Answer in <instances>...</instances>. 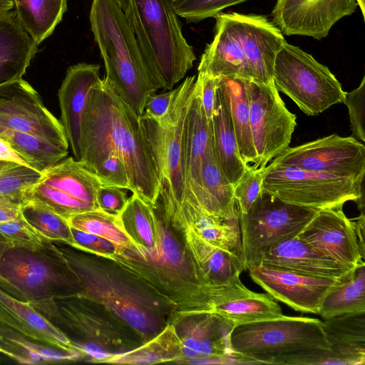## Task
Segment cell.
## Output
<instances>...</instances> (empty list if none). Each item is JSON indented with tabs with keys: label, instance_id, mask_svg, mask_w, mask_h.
I'll return each mask as SVG.
<instances>
[{
	"label": "cell",
	"instance_id": "cell-1",
	"mask_svg": "<svg viewBox=\"0 0 365 365\" xmlns=\"http://www.w3.org/2000/svg\"><path fill=\"white\" fill-rule=\"evenodd\" d=\"M111 154L124 162L130 190L148 205H155L160 182L140 116L103 78L90 92L78 161L93 174Z\"/></svg>",
	"mask_w": 365,
	"mask_h": 365
},
{
	"label": "cell",
	"instance_id": "cell-2",
	"mask_svg": "<svg viewBox=\"0 0 365 365\" xmlns=\"http://www.w3.org/2000/svg\"><path fill=\"white\" fill-rule=\"evenodd\" d=\"M154 245L136 243L110 256L103 257L176 314L212 311L237 295V284L215 288L207 285L186 255L163 217L153 220Z\"/></svg>",
	"mask_w": 365,
	"mask_h": 365
},
{
	"label": "cell",
	"instance_id": "cell-3",
	"mask_svg": "<svg viewBox=\"0 0 365 365\" xmlns=\"http://www.w3.org/2000/svg\"><path fill=\"white\" fill-rule=\"evenodd\" d=\"M76 274L80 296L98 304L146 342L169 324L173 313L109 259L53 241Z\"/></svg>",
	"mask_w": 365,
	"mask_h": 365
},
{
	"label": "cell",
	"instance_id": "cell-4",
	"mask_svg": "<svg viewBox=\"0 0 365 365\" xmlns=\"http://www.w3.org/2000/svg\"><path fill=\"white\" fill-rule=\"evenodd\" d=\"M90 23L104 62V80L138 115L159 89L128 19L115 0H93Z\"/></svg>",
	"mask_w": 365,
	"mask_h": 365
},
{
	"label": "cell",
	"instance_id": "cell-5",
	"mask_svg": "<svg viewBox=\"0 0 365 365\" xmlns=\"http://www.w3.org/2000/svg\"><path fill=\"white\" fill-rule=\"evenodd\" d=\"M174 1L130 0L128 21L158 88H173L196 60L183 36Z\"/></svg>",
	"mask_w": 365,
	"mask_h": 365
},
{
	"label": "cell",
	"instance_id": "cell-6",
	"mask_svg": "<svg viewBox=\"0 0 365 365\" xmlns=\"http://www.w3.org/2000/svg\"><path fill=\"white\" fill-rule=\"evenodd\" d=\"M195 81V76L186 77L173 89L168 110L161 119L156 120L143 114L140 116L157 168L160 182L158 201L166 220L178 216L185 204V121Z\"/></svg>",
	"mask_w": 365,
	"mask_h": 365
},
{
	"label": "cell",
	"instance_id": "cell-7",
	"mask_svg": "<svg viewBox=\"0 0 365 365\" xmlns=\"http://www.w3.org/2000/svg\"><path fill=\"white\" fill-rule=\"evenodd\" d=\"M0 289L34 303L78 295L76 274L51 240L35 246L10 245L0 258Z\"/></svg>",
	"mask_w": 365,
	"mask_h": 365
},
{
	"label": "cell",
	"instance_id": "cell-8",
	"mask_svg": "<svg viewBox=\"0 0 365 365\" xmlns=\"http://www.w3.org/2000/svg\"><path fill=\"white\" fill-rule=\"evenodd\" d=\"M230 347L243 364H264L269 357L303 351L330 350L322 321L284 314L235 327Z\"/></svg>",
	"mask_w": 365,
	"mask_h": 365
},
{
	"label": "cell",
	"instance_id": "cell-9",
	"mask_svg": "<svg viewBox=\"0 0 365 365\" xmlns=\"http://www.w3.org/2000/svg\"><path fill=\"white\" fill-rule=\"evenodd\" d=\"M272 78L277 91L307 115H317L346 98V92L328 67L287 41L276 55Z\"/></svg>",
	"mask_w": 365,
	"mask_h": 365
},
{
	"label": "cell",
	"instance_id": "cell-10",
	"mask_svg": "<svg viewBox=\"0 0 365 365\" xmlns=\"http://www.w3.org/2000/svg\"><path fill=\"white\" fill-rule=\"evenodd\" d=\"M364 182L272 162L261 188L284 202L320 210L356 201L364 193Z\"/></svg>",
	"mask_w": 365,
	"mask_h": 365
},
{
	"label": "cell",
	"instance_id": "cell-11",
	"mask_svg": "<svg viewBox=\"0 0 365 365\" xmlns=\"http://www.w3.org/2000/svg\"><path fill=\"white\" fill-rule=\"evenodd\" d=\"M319 211L261 192L246 214L239 212L245 270L259 267L269 247L296 237Z\"/></svg>",
	"mask_w": 365,
	"mask_h": 365
},
{
	"label": "cell",
	"instance_id": "cell-12",
	"mask_svg": "<svg viewBox=\"0 0 365 365\" xmlns=\"http://www.w3.org/2000/svg\"><path fill=\"white\" fill-rule=\"evenodd\" d=\"M98 178L73 157L64 158L41 173L23 192L22 200L42 205L66 220L99 209Z\"/></svg>",
	"mask_w": 365,
	"mask_h": 365
},
{
	"label": "cell",
	"instance_id": "cell-13",
	"mask_svg": "<svg viewBox=\"0 0 365 365\" xmlns=\"http://www.w3.org/2000/svg\"><path fill=\"white\" fill-rule=\"evenodd\" d=\"M250 103V123L255 152V168L268 163L289 146L297 117L286 107L274 83L245 79Z\"/></svg>",
	"mask_w": 365,
	"mask_h": 365
},
{
	"label": "cell",
	"instance_id": "cell-14",
	"mask_svg": "<svg viewBox=\"0 0 365 365\" xmlns=\"http://www.w3.org/2000/svg\"><path fill=\"white\" fill-rule=\"evenodd\" d=\"M29 304L61 331L77 351L82 344L91 342L101 345L110 353V349H118L124 352L138 346L120 335L119 329L113 324L92 314L89 301L80 296Z\"/></svg>",
	"mask_w": 365,
	"mask_h": 365
},
{
	"label": "cell",
	"instance_id": "cell-15",
	"mask_svg": "<svg viewBox=\"0 0 365 365\" xmlns=\"http://www.w3.org/2000/svg\"><path fill=\"white\" fill-rule=\"evenodd\" d=\"M341 178L364 180L365 146L353 136L332 134L289 147L272 161Z\"/></svg>",
	"mask_w": 365,
	"mask_h": 365
},
{
	"label": "cell",
	"instance_id": "cell-16",
	"mask_svg": "<svg viewBox=\"0 0 365 365\" xmlns=\"http://www.w3.org/2000/svg\"><path fill=\"white\" fill-rule=\"evenodd\" d=\"M31 133L68 150L60 120L45 106L37 91L22 78L0 86V132Z\"/></svg>",
	"mask_w": 365,
	"mask_h": 365
},
{
	"label": "cell",
	"instance_id": "cell-17",
	"mask_svg": "<svg viewBox=\"0 0 365 365\" xmlns=\"http://www.w3.org/2000/svg\"><path fill=\"white\" fill-rule=\"evenodd\" d=\"M356 0H277L272 22L283 35L321 40L341 19L357 8Z\"/></svg>",
	"mask_w": 365,
	"mask_h": 365
},
{
	"label": "cell",
	"instance_id": "cell-18",
	"mask_svg": "<svg viewBox=\"0 0 365 365\" xmlns=\"http://www.w3.org/2000/svg\"><path fill=\"white\" fill-rule=\"evenodd\" d=\"M248 271L252 280L274 299L295 311L315 314L341 279L313 277L262 266Z\"/></svg>",
	"mask_w": 365,
	"mask_h": 365
},
{
	"label": "cell",
	"instance_id": "cell-19",
	"mask_svg": "<svg viewBox=\"0 0 365 365\" xmlns=\"http://www.w3.org/2000/svg\"><path fill=\"white\" fill-rule=\"evenodd\" d=\"M343 207L320 210L296 236L341 264L356 267L364 262L352 219Z\"/></svg>",
	"mask_w": 365,
	"mask_h": 365
},
{
	"label": "cell",
	"instance_id": "cell-20",
	"mask_svg": "<svg viewBox=\"0 0 365 365\" xmlns=\"http://www.w3.org/2000/svg\"><path fill=\"white\" fill-rule=\"evenodd\" d=\"M255 81L272 84L276 55L286 42L279 29L266 16L228 13Z\"/></svg>",
	"mask_w": 365,
	"mask_h": 365
},
{
	"label": "cell",
	"instance_id": "cell-21",
	"mask_svg": "<svg viewBox=\"0 0 365 365\" xmlns=\"http://www.w3.org/2000/svg\"><path fill=\"white\" fill-rule=\"evenodd\" d=\"M211 133L202 106L200 83L196 78L194 95L185 121L184 175L186 195L185 204L179 215L191 210L206 211L202 168L211 145Z\"/></svg>",
	"mask_w": 365,
	"mask_h": 365
},
{
	"label": "cell",
	"instance_id": "cell-22",
	"mask_svg": "<svg viewBox=\"0 0 365 365\" xmlns=\"http://www.w3.org/2000/svg\"><path fill=\"white\" fill-rule=\"evenodd\" d=\"M170 324L182 344V363L197 357H235L230 347L234 327L212 311L177 314Z\"/></svg>",
	"mask_w": 365,
	"mask_h": 365
},
{
	"label": "cell",
	"instance_id": "cell-23",
	"mask_svg": "<svg viewBox=\"0 0 365 365\" xmlns=\"http://www.w3.org/2000/svg\"><path fill=\"white\" fill-rule=\"evenodd\" d=\"M98 64L80 63L70 66L58 91L60 123L74 158H80L81 130L92 88L101 80Z\"/></svg>",
	"mask_w": 365,
	"mask_h": 365
},
{
	"label": "cell",
	"instance_id": "cell-24",
	"mask_svg": "<svg viewBox=\"0 0 365 365\" xmlns=\"http://www.w3.org/2000/svg\"><path fill=\"white\" fill-rule=\"evenodd\" d=\"M259 266L335 279L342 278L354 267L339 263L296 237L269 247L262 255Z\"/></svg>",
	"mask_w": 365,
	"mask_h": 365
},
{
	"label": "cell",
	"instance_id": "cell-25",
	"mask_svg": "<svg viewBox=\"0 0 365 365\" xmlns=\"http://www.w3.org/2000/svg\"><path fill=\"white\" fill-rule=\"evenodd\" d=\"M215 19V36L202 54L198 73L215 78L255 80L228 14L222 12Z\"/></svg>",
	"mask_w": 365,
	"mask_h": 365
},
{
	"label": "cell",
	"instance_id": "cell-26",
	"mask_svg": "<svg viewBox=\"0 0 365 365\" xmlns=\"http://www.w3.org/2000/svg\"><path fill=\"white\" fill-rule=\"evenodd\" d=\"M178 241L208 286L222 287L240 279V274L245 270L243 259L195 235H183Z\"/></svg>",
	"mask_w": 365,
	"mask_h": 365
},
{
	"label": "cell",
	"instance_id": "cell-27",
	"mask_svg": "<svg viewBox=\"0 0 365 365\" xmlns=\"http://www.w3.org/2000/svg\"><path fill=\"white\" fill-rule=\"evenodd\" d=\"M15 10L0 14V86L21 78L38 51Z\"/></svg>",
	"mask_w": 365,
	"mask_h": 365
},
{
	"label": "cell",
	"instance_id": "cell-28",
	"mask_svg": "<svg viewBox=\"0 0 365 365\" xmlns=\"http://www.w3.org/2000/svg\"><path fill=\"white\" fill-rule=\"evenodd\" d=\"M323 327L333 364H365V312L324 319Z\"/></svg>",
	"mask_w": 365,
	"mask_h": 365
},
{
	"label": "cell",
	"instance_id": "cell-29",
	"mask_svg": "<svg viewBox=\"0 0 365 365\" xmlns=\"http://www.w3.org/2000/svg\"><path fill=\"white\" fill-rule=\"evenodd\" d=\"M0 353L19 364H51L83 359L81 353L30 337L0 321Z\"/></svg>",
	"mask_w": 365,
	"mask_h": 365
},
{
	"label": "cell",
	"instance_id": "cell-30",
	"mask_svg": "<svg viewBox=\"0 0 365 365\" xmlns=\"http://www.w3.org/2000/svg\"><path fill=\"white\" fill-rule=\"evenodd\" d=\"M0 321L30 337L78 351L69 339L31 305L12 297L1 289Z\"/></svg>",
	"mask_w": 365,
	"mask_h": 365
},
{
	"label": "cell",
	"instance_id": "cell-31",
	"mask_svg": "<svg viewBox=\"0 0 365 365\" xmlns=\"http://www.w3.org/2000/svg\"><path fill=\"white\" fill-rule=\"evenodd\" d=\"M211 139L217 163L234 186L247 168L240 156L229 108L219 85L215 94Z\"/></svg>",
	"mask_w": 365,
	"mask_h": 365
},
{
	"label": "cell",
	"instance_id": "cell-32",
	"mask_svg": "<svg viewBox=\"0 0 365 365\" xmlns=\"http://www.w3.org/2000/svg\"><path fill=\"white\" fill-rule=\"evenodd\" d=\"M227 101L240 156L247 168H255L257 154L250 123V103L245 79L219 78Z\"/></svg>",
	"mask_w": 365,
	"mask_h": 365
},
{
	"label": "cell",
	"instance_id": "cell-33",
	"mask_svg": "<svg viewBox=\"0 0 365 365\" xmlns=\"http://www.w3.org/2000/svg\"><path fill=\"white\" fill-rule=\"evenodd\" d=\"M202 182L205 195V210L208 213L225 219L239 217L233 185L217 163L212 142L203 160Z\"/></svg>",
	"mask_w": 365,
	"mask_h": 365
},
{
	"label": "cell",
	"instance_id": "cell-34",
	"mask_svg": "<svg viewBox=\"0 0 365 365\" xmlns=\"http://www.w3.org/2000/svg\"><path fill=\"white\" fill-rule=\"evenodd\" d=\"M365 312V264L354 267L325 297L318 314L324 319Z\"/></svg>",
	"mask_w": 365,
	"mask_h": 365
},
{
	"label": "cell",
	"instance_id": "cell-35",
	"mask_svg": "<svg viewBox=\"0 0 365 365\" xmlns=\"http://www.w3.org/2000/svg\"><path fill=\"white\" fill-rule=\"evenodd\" d=\"M17 18L36 44L51 36L61 21L68 0H13Z\"/></svg>",
	"mask_w": 365,
	"mask_h": 365
},
{
	"label": "cell",
	"instance_id": "cell-36",
	"mask_svg": "<svg viewBox=\"0 0 365 365\" xmlns=\"http://www.w3.org/2000/svg\"><path fill=\"white\" fill-rule=\"evenodd\" d=\"M182 344L174 326L168 324L157 336L130 351L115 354L106 363L151 364L183 360Z\"/></svg>",
	"mask_w": 365,
	"mask_h": 365
},
{
	"label": "cell",
	"instance_id": "cell-37",
	"mask_svg": "<svg viewBox=\"0 0 365 365\" xmlns=\"http://www.w3.org/2000/svg\"><path fill=\"white\" fill-rule=\"evenodd\" d=\"M212 312L230 322L234 327L275 319L283 315L281 307L272 296L252 291L247 295L216 305Z\"/></svg>",
	"mask_w": 365,
	"mask_h": 365
},
{
	"label": "cell",
	"instance_id": "cell-38",
	"mask_svg": "<svg viewBox=\"0 0 365 365\" xmlns=\"http://www.w3.org/2000/svg\"><path fill=\"white\" fill-rule=\"evenodd\" d=\"M0 137L8 142L32 169L40 173L63 160L68 153V150L31 133L6 129L0 132Z\"/></svg>",
	"mask_w": 365,
	"mask_h": 365
},
{
	"label": "cell",
	"instance_id": "cell-39",
	"mask_svg": "<svg viewBox=\"0 0 365 365\" xmlns=\"http://www.w3.org/2000/svg\"><path fill=\"white\" fill-rule=\"evenodd\" d=\"M68 222L73 228L110 242L115 247L116 252L130 247L135 243L123 227L119 216L110 215L100 209L75 215Z\"/></svg>",
	"mask_w": 365,
	"mask_h": 365
},
{
	"label": "cell",
	"instance_id": "cell-40",
	"mask_svg": "<svg viewBox=\"0 0 365 365\" xmlns=\"http://www.w3.org/2000/svg\"><path fill=\"white\" fill-rule=\"evenodd\" d=\"M21 212L25 220L46 239L73 245L71 227L68 220L63 217L31 202L22 203Z\"/></svg>",
	"mask_w": 365,
	"mask_h": 365
},
{
	"label": "cell",
	"instance_id": "cell-41",
	"mask_svg": "<svg viewBox=\"0 0 365 365\" xmlns=\"http://www.w3.org/2000/svg\"><path fill=\"white\" fill-rule=\"evenodd\" d=\"M153 214V206L133 193L118 216L123 227L136 243L151 247L155 242Z\"/></svg>",
	"mask_w": 365,
	"mask_h": 365
},
{
	"label": "cell",
	"instance_id": "cell-42",
	"mask_svg": "<svg viewBox=\"0 0 365 365\" xmlns=\"http://www.w3.org/2000/svg\"><path fill=\"white\" fill-rule=\"evenodd\" d=\"M41 173L30 167L0 160V198L22 202L24 191L35 183Z\"/></svg>",
	"mask_w": 365,
	"mask_h": 365
},
{
	"label": "cell",
	"instance_id": "cell-43",
	"mask_svg": "<svg viewBox=\"0 0 365 365\" xmlns=\"http://www.w3.org/2000/svg\"><path fill=\"white\" fill-rule=\"evenodd\" d=\"M247 0H175L174 6L178 16L187 23H197L217 15L230 6Z\"/></svg>",
	"mask_w": 365,
	"mask_h": 365
},
{
	"label": "cell",
	"instance_id": "cell-44",
	"mask_svg": "<svg viewBox=\"0 0 365 365\" xmlns=\"http://www.w3.org/2000/svg\"><path fill=\"white\" fill-rule=\"evenodd\" d=\"M265 168H247L233 186L234 198L240 214H246L262 192Z\"/></svg>",
	"mask_w": 365,
	"mask_h": 365
},
{
	"label": "cell",
	"instance_id": "cell-45",
	"mask_svg": "<svg viewBox=\"0 0 365 365\" xmlns=\"http://www.w3.org/2000/svg\"><path fill=\"white\" fill-rule=\"evenodd\" d=\"M0 233L11 245L35 246L47 240L25 220L21 212L13 219L0 222Z\"/></svg>",
	"mask_w": 365,
	"mask_h": 365
},
{
	"label": "cell",
	"instance_id": "cell-46",
	"mask_svg": "<svg viewBox=\"0 0 365 365\" xmlns=\"http://www.w3.org/2000/svg\"><path fill=\"white\" fill-rule=\"evenodd\" d=\"M343 103L348 108L352 136L364 142L365 76L356 88L346 93Z\"/></svg>",
	"mask_w": 365,
	"mask_h": 365
},
{
	"label": "cell",
	"instance_id": "cell-47",
	"mask_svg": "<svg viewBox=\"0 0 365 365\" xmlns=\"http://www.w3.org/2000/svg\"><path fill=\"white\" fill-rule=\"evenodd\" d=\"M101 185L130 190L128 172L123 160L118 155H108L93 173Z\"/></svg>",
	"mask_w": 365,
	"mask_h": 365
},
{
	"label": "cell",
	"instance_id": "cell-48",
	"mask_svg": "<svg viewBox=\"0 0 365 365\" xmlns=\"http://www.w3.org/2000/svg\"><path fill=\"white\" fill-rule=\"evenodd\" d=\"M124 190L114 186L101 185L96 196L98 208L110 215L118 216L129 199Z\"/></svg>",
	"mask_w": 365,
	"mask_h": 365
},
{
	"label": "cell",
	"instance_id": "cell-49",
	"mask_svg": "<svg viewBox=\"0 0 365 365\" xmlns=\"http://www.w3.org/2000/svg\"><path fill=\"white\" fill-rule=\"evenodd\" d=\"M71 232L74 240V244L71 246L101 257H108L116 252L115 247L102 237L73 227Z\"/></svg>",
	"mask_w": 365,
	"mask_h": 365
},
{
	"label": "cell",
	"instance_id": "cell-50",
	"mask_svg": "<svg viewBox=\"0 0 365 365\" xmlns=\"http://www.w3.org/2000/svg\"><path fill=\"white\" fill-rule=\"evenodd\" d=\"M197 79L200 86V97L209 130L212 131V115L215 101L216 90L219 85V78L202 74L197 75Z\"/></svg>",
	"mask_w": 365,
	"mask_h": 365
},
{
	"label": "cell",
	"instance_id": "cell-51",
	"mask_svg": "<svg viewBox=\"0 0 365 365\" xmlns=\"http://www.w3.org/2000/svg\"><path fill=\"white\" fill-rule=\"evenodd\" d=\"M173 93L174 91L172 90L150 96L146 101L143 115L156 120L161 119L168 110Z\"/></svg>",
	"mask_w": 365,
	"mask_h": 365
},
{
	"label": "cell",
	"instance_id": "cell-52",
	"mask_svg": "<svg viewBox=\"0 0 365 365\" xmlns=\"http://www.w3.org/2000/svg\"><path fill=\"white\" fill-rule=\"evenodd\" d=\"M22 202L9 198H0V222L16 217L21 212Z\"/></svg>",
	"mask_w": 365,
	"mask_h": 365
},
{
	"label": "cell",
	"instance_id": "cell-53",
	"mask_svg": "<svg viewBox=\"0 0 365 365\" xmlns=\"http://www.w3.org/2000/svg\"><path fill=\"white\" fill-rule=\"evenodd\" d=\"M0 160L14 162L30 167L27 163L10 146L9 143L0 137ZM31 168V167H30Z\"/></svg>",
	"mask_w": 365,
	"mask_h": 365
},
{
	"label": "cell",
	"instance_id": "cell-54",
	"mask_svg": "<svg viewBox=\"0 0 365 365\" xmlns=\"http://www.w3.org/2000/svg\"><path fill=\"white\" fill-rule=\"evenodd\" d=\"M359 242L360 250L363 256H365L364 245V227H365V216L364 212H361L360 215L356 218L352 219Z\"/></svg>",
	"mask_w": 365,
	"mask_h": 365
},
{
	"label": "cell",
	"instance_id": "cell-55",
	"mask_svg": "<svg viewBox=\"0 0 365 365\" xmlns=\"http://www.w3.org/2000/svg\"><path fill=\"white\" fill-rule=\"evenodd\" d=\"M14 9L13 0H0V14Z\"/></svg>",
	"mask_w": 365,
	"mask_h": 365
},
{
	"label": "cell",
	"instance_id": "cell-56",
	"mask_svg": "<svg viewBox=\"0 0 365 365\" xmlns=\"http://www.w3.org/2000/svg\"><path fill=\"white\" fill-rule=\"evenodd\" d=\"M120 7L122 9L123 11L126 15L128 19L130 18V0H115Z\"/></svg>",
	"mask_w": 365,
	"mask_h": 365
},
{
	"label": "cell",
	"instance_id": "cell-57",
	"mask_svg": "<svg viewBox=\"0 0 365 365\" xmlns=\"http://www.w3.org/2000/svg\"><path fill=\"white\" fill-rule=\"evenodd\" d=\"M10 245V242L0 233V258Z\"/></svg>",
	"mask_w": 365,
	"mask_h": 365
},
{
	"label": "cell",
	"instance_id": "cell-58",
	"mask_svg": "<svg viewBox=\"0 0 365 365\" xmlns=\"http://www.w3.org/2000/svg\"><path fill=\"white\" fill-rule=\"evenodd\" d=\"M358 6H359L360 11L362 14V17L365 18V0H356Z\"/></svg>",
	"mask_w": 365,
	"mask_h": 365
},
{
	"label": "cell",
	"instance_id": "cell-59",
	"mask_svg": "<svg viewBox=\"0 0 365 365\" xmlns=\"http://www.w3.org/2000/svg\"><path fill=\"white\" fill-rule=\"evenodd\" d=\"M174 1H175V0H174Z\"/></svg>",
	"mask_w": 365,
	"mask_h": 365
}]
</instances>
